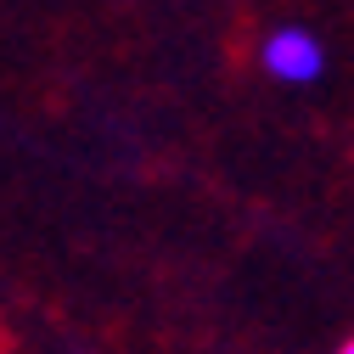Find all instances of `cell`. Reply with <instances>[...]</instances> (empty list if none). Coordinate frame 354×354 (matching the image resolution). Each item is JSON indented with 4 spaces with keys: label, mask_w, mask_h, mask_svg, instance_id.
I'll return each instance as SVG.
<instances>
[{
    "label": "cell",
    "mask_w": 354,
    "mask_h": 354,
    "mask_svg": "<svg viewBox=\"0 0 354 354\" xmlns=\"http://www.w3.org/2000/svg\"><path fill=\"white\" fill-rule=\"evenodd\" d=\"M259 68H264V79L287 84V91H309V84L326 79L332 57H326V39L315 28L276 23V28H264V39H259Z\"/></svg>",
    "instance_id": "obj_1"
},
{
    "label": "cell",
    "mask_w": 354,
    "mask_h": 354,
    "mask_svg": "<svg viewBox=\"0 0 354 354\" xmlns=\"http://www.w3.org/2000/svg\"><path fill=\"white\" fill-rule=\"evenodd\" d=\"M337 354H354V337H348V343H343V348H337Z\"/></svg>",
    "instance_id": "obj_2"
}]
</instances>
